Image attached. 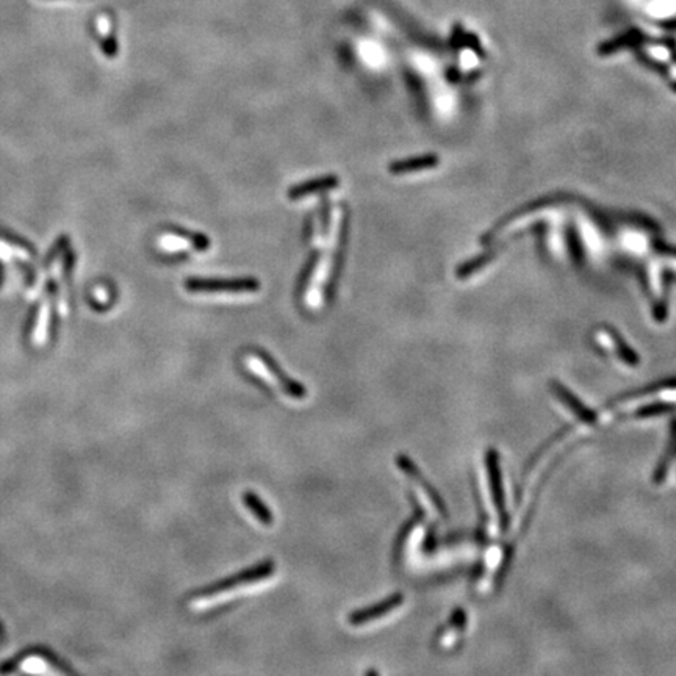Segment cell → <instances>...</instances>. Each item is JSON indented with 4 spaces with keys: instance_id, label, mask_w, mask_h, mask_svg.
<instances>
[{
    "instance_id": "6da1fadb",
    "label": "cell",
    "mask_w": 676,
    "mask_h": 676,
    "mask_svg": "<svg viewBox=\"0 0 676 676\" xmlns=\"http://www.w3.org/2000/svg\"><path fill=\"white\" fill-rule=\"evenodd\" d=\"M343 229H345L343 209L337 207L332 213V223H331V227H329V239L324 249H322V255L318 259V265H316L313 271L312 284H310L309 293L306 297L307 306L310 309L320 307V304L322 301V295H324V287L327 285L329 279L332 277L335 266H337L335 261L338 260L340 249H342Z\"/></svg>"
},
{
    "instance_id": "7a4b0ae2",
    "label": "cell",
    "mask_w": 676,
    "mask_h": 676,
    "mask_svg": "<svg viewBox=\"0 0 676 676\" xmlns=\"http://www.w3.org/2000/svg\"><path fill=\"white\" fill-rule=\"evenodd\" d=\"M246 367L254 371L255 374L261 377L268 385L277 387L280 392L287 395L293 399H304L307 397V390L295 379H291L288 374H285L282 368L279 367L277 362L266 354V352L255 351L254 354L246 356Z\"/></svg>"
},
{
    "instance_id": "3957f363",
    "label": "cell",
    "mask_w": 676,
    "mask_h": 676,
    "mask_svg": "<svg viewBox=\"0 0 676 676\" xmlns=\"http://www.w3.org/2000/svg\"><path fill=\"white\" fill-rule=\"evenodd\" d=\"M274 570H276V567H274L272 560H265V562H260V564L255 565V567L240 571V573L234 575L232 578H229V580L219 581L216 584H213V586H209L207 589H204L202 592H199L196 595V600H194V603L198 605V603H200V601L211 600V598H215V596H223V595H227L230 592H235V590H239L240 587L251 586V584H255L261 580H266V578H270L274 573Z\"/></svg>"
},
{
    "instance_id": "277c9868",
    "label": "cell",
    "mask_w": 676,
    "mask_h": 676,
    "mask_svg": "<svg viewBox=\"0 0 676 676\" xmlns=\"http://www.w3.org/2000/svg\"><path fill=\"white\" fill-rule=\"evenodd\" d=\"M185 288L191 293H252L260 290L254 277L243 279H188Z\"/></svg>"
},
{
    "instance_id": "5b68a950",
    "label": "cell",
    "mask_w": 676,
    "mask_h": 676,
    "mask_svg": "<svg viewBox=\"0 0 676 676\" xmlns=\"http://www.w3.org/2000/svg\"><path fill=\"white\" fill-rule=\"evenodd\" d=\"M404 603V595L403 593H395L392 596H388L377 605H373L370 607L361 609V611H356L349 615L348 622L352 626H362L374 622V620H379L382 617H385L390 612H393L395 609H398L399 606H403Z\"/></svg>"
},
{
    "instance_id": "8992f818",
    "label": "cell",
    "mask_w": 676,
    "mask_h": 676,
    "mask_svg": "<svg viewBox=\"0 0 676 676\" xmlns=\"http://www.w3.org/2000/svg\"><path fill=\"white\" fill-rule=\"evenodd\" d=\"M397 462H398V467L407 474V476H409L412 483H415V485L419 487V490H422V493L426 496V501H429L432 508H434L442 517H447V509H444V504L442 503L440 495H438V493L432 489V485L428 483V480L422 476V473L418 471L415 464H412L406 456H398Z\"/></svg>"
},
{
    "instance_id": "52a82bcc",
    "label": "cell",
    "mask_w": 676,
    "mask_h": 676,
    "mask_svg": "<svg viewBox=\"0 0 676 676\" xmlns=\"http://www.w3.org/2000/svg\"><path fill=\"white\" fill-rule=\"evenodd\" d=\"M487 467H489V470H490V483H492L493 499H495V505H496V510L499 512V519H501V523H503V529H505V525H508V514H505V505H504L501 471H499L498 459H496L495 453L487 454Z\"/></svg>"
},
{
    "instance_id": "ba28073f",
    "label": "cell",
    "mask_w": 676,
    "mask_h": 676,
    "mask_svg": "<svg viewBox=\"0 0 676 676\" xmlns=\"http://www.w3.org/2000/svg\"><path fill=\"white\" fill-rule=\"evenodd\" d=\"M337 185H340V179L337 177V175H326V177L307 180V182H304V184L291 187L287 193V196L291 200H297L301 198L310 196V194L332 190V188H335Z\"/></svg>"
},
{
    "instance_id": "9c48e42d",
    "label": "cell",
    "mask_w": 676,
    "mask_h": 676,
    "mask_svg": "<svg viewBox=\"0 0 676 676\" xmlns=\"http://www.w3.org/2000/svg\"><path fill=\"white\" fill-rule=\"evenodd\" d=\"M553 392L556 397L560 399V403L565 404L569 407V409L573 412V415H576L580 419H582L584 423H592L595 422V413L587 409L586 406H584L580 399H578L573 393L569 392L567 388H565L564 385H560V383H556V382H553Z\"/></svg>"
},
{
    "instance_id": "30bf717a",
    "label": "cell",
    "mask_w": 676,
    "mask_h": 676,
    "mask_svg": "<svg viewBox=\"0 0 676 676\" xmlns=\"http://www.w3.org/2000/svg\"><path fill=\"white\" fill-rule=\"evenodd\" d=\"M243 504L246 505L249 512H251L255 519L261 523V525L271 526L274 523V517L271 514V510L266 508V504L261 501L255 493L252 492L243 493Z\"/></svg>"
},
{
    "instance_id": "8fae6325",
    "label": "cell",
    "mask_w": 676,
    "mask_h": 676,
    "mask_svg": "<svg viewBox=\"0 0 676 676\" xmlns=\"http://www.w3.org/2000/svg\"><path fill=\"white\" fill-rule=\"evenodd\" d=\"M49 318H51V302H49V300H44L41 304V309H40V313H38V321H36V327L33 331V345L41 346V345L46 343Z\"/></svg>"
},
{
    "instance_id": "7c38bea8",
    "label": "cell",
    "mask_w": 676,
    "mask_h": 676,
    "mask_svg": "<svg viewBox=\"0 0 676 676\" xmlns=\"http://www.w3.org/2000/svg\"><path fill=\"white\" fill-rule=\"evenodd\" d=\"M431 157H422V158H413V160H406V162H395L390 164V171L393 174H401V173H409L413 169H422L428 168L432 164Z\"/></svg>"
},
{
    "instance_id": "4fadbf2b",
    "label": "cell",
    "mask_w": 676,
    "mask_h": 676,
    "mask_svg": "<svg viewBox=\"0 0 676 676\" xmlns=\"http://www.w3.org/2000/svg\"><path fill=\"white\" fill-rule=\"evenodd\" d=\"M52 272H53L55 284H57V287H58V307H60V313L66 315V313H68V307H66L64 287H63V282H62V279H63V263H62V260H60V259H57V260L53 261Z\"/></svg>"
},
{
    "instance_id": "5bb4252c",
    "label": "cell",
    "mask_w": 676,
    "mask_h": 676,
    "mask_svg": "<svg viewBox=\"0 0 676 676\" xmlns=\"http://www.w3.org/2000/svg\"><path fill=\"white\" fill-rule=\"evenodd\" d=\"M0 259L2 260H13V259L28 260L30 252L27 251L26 248L17 246V245H11V243L0 240Z\"/></svg>"
},
{
    "instance_id": "9a60e30c",
    "label": "cell",
    "mask_w": 676,
    "mask_h": 676,
    "mask_svg": "<svg viewBox=\"0 0 676 676\" xmlns=\"http://www.w3.org/2000/svg\"><path fill=\"white\" fill-rule=\"evenodd\" d=\"M173 232L180 235L182 239L187 240L193 248H196L198 251H205V249L210 248V240L202 234L190 232V230H184V229H174Z\"/></svg>"
},
{
    "instance_id": "2e32d148",
    "label": "cell",
    "mask_w": 676,
    "mask_h": 676,
    "mask_svg": "<svg viewBox=\"0 0 676 676\" xmlns=\"http://www.w3.org/2000/svg\"><path fill=\"white\" fill-rule=\"evenodd\" d=\"M97 30H99L101 35L103 36V40H105V46H103L105 47V53L108 57H114V55H116V46H114V41L108 38L110 22L107 16H101L99 19H97Z\"/></svg>"
},
{
    "instance_id": "e0dca14e",
    "label": "cell",
    "mask_w": 676,
    "mask_h": 676,
    "mask_svg": "<svg viewBox=\"0 0 676 676\" xmlns=\"http://www.w3.org/2000/svg\"><path fill=\"white\" fill-rule=\"evenodd\" d=\"M672 409H673V406H670V404H651V406L643 407V409H641V410H637L636 417H641V418L655 417V415H661V413H666Z\"/></svg>"
},
{
    "instance_id": "ac0fdd59",
    "label": "cell",
    "mask_w": 676,
    "mask_h": 676,
    "mask_svg": "<svg viewBox=\"0 0 676 676\" xmlns=\"http://www.w3.org/2000/svg\"><path fill=\"white\" fill-rule=\"evenodd\" d=\"M24 670H27V672H44L46 667H44V662H42L41 659H36V657H32V659H28L27 662H24Z\"/></svg>"
}]
</instances>
